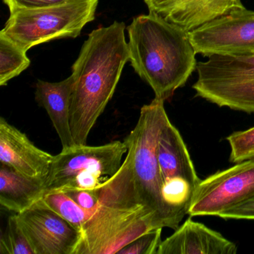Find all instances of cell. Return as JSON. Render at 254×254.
Listing matches in <instances>:
<instances>
[{
    "mask_svg": "<svg viewBox=\"0 0 254 254\" xmlns=\"http://www.w3.org/2000/svg\"><path fill=\"white\" fill-rule=\"evenodd\" d=\"M157 158L163 200L172 212L186 215L201 180L197 177L182 136L170 120L160 133Z\"/></svg>",
    "mask_w": 254,
    "mask_h": 254,
    "instance_id": "obj_7",
    "label": "cell"
},
{
    "mask_svg": "<svg viewBox=\"0 0 254 254\" xmlns=\"http://www.w3.org/2000/svg\"><path fill=\"white\" fill-rule=\"evenodd\" d=\"M54 156L34 145L17 127L0 119V162L31 179L45 184Z\"/></svg>",
    "mask_w": 254,
    "mask_h": 254,
    "instance_id": "obj_12",
    "label": "cell"
},
{
    "mask_svg": "<svg viewBox=\"0 0 254 254\" xmlns=\"http://www.w3.org/2000/svg\"><path fill=\"white\" fill-rule=\"evenodd\" d=\"M236 244L201 223L189 218L162 241L157 254H236Z\"/></svg>",
    "mask_w": 254,
    "mask_h": 254,
    "instance_id": "obj_14",
    "label": "cell"
},
{
    "mask_svg": "<svg viewBox=\"0 0 254 254\" xmlns=\"http://www.w3.org/2000/svg\"><path fill=\"white\" fill-rule=\"evenodd\" d=\"M1 254H35L15 215L8 218L5 233L0 239Z\"/></svg>",
    "mask_w": 254,
    "mask_h": 254,
    "instance_id": "obj_19",
    "label": "cell"
},
{
    "mask_svg": "<svg viewBox=\"0 0 254 254\" xmlns=\"http://www.w3.org/2000/svg\"><path fill=\"white\" fill-rule=\"evenodd\" d=\"M188 34L197 54L254 56V11H233Z\"/></svg>",
    "mask_w": 254,
    "mask_h": 254,
    "instance_id": "obj_10",
    "label": "cell"
},
{
    "mask_svg": "<svg viewBox=\"0 0 254 254\" xmlns=\"http://www.w3.org/2000/svg\"><path fill=\"white\" fill-rule=\"evenodd\" d=\"M163 228L155 229L148 232L125 247L120 254H157L162 242Z\"/></svg>",
    "mask_w": 254,
    "mask_h": 254,
    "instance_id": "obj_21",
    "label": "cell"
},
{
    "mask_svg": "<svg viewBox=\"0 0 254 254\" xmlns=\"http://www.w3.org/2000/svg\"><path fill=\"white\" fill-rule=\"evenodd\" d=\"M75 79L73 75L60 82L38 80L35 101L47 111L62 142V149L75 145L70 127L71 97Z\"/></svg>",
    "mask_w": 254,
    "mask_h": 254,
    "instance_id": "obj_15",
    "label": "cell"
},
{
    "mask_svg": "<svg viewBox=\"0 0 254 254\" xmlns=\"http://www.w3.org/2000/svg\"><path fill=\"white\" fill-rule=\"evenodd\" d=\"M64 192L73 199L78 205L93 215L99 206V199L95 190H67Z\"/></svg>",
    "mask_w": 254,
    "mask_h": 254,
    "instance_id": "obj_23",
    "label": "cell"
},
{
    "mask_svg": "<svg viewBox=\"0 0 254 254\" xmlns=\"http://www.w3.org/2000/svg\"><path fill=\"white\" fill-rule=\"evenodd\" d=\"M129 61L135 72L166 101L197 66L188 32L157 13L135 17L127 26Z\"/></svg>",
    "mask_w": 254,
    "mask_h": 254,
    "instance_id": "obj_3",
    "label": "cell"
},
{
    "mask_svg": "<svg viewBox=\"0 0 254 254\" xmlns=\"http://www.w3.org/2000/svg\"><path fill=\"white\" fill-rule=\"evenodd\" d=\"M99 0H70L60 5L11 14L0 33L27 52L52 40L79 36L93 21Z\"/></svg>",
    "mask_w": 254,
    "mask_h": 254,
    "instance_id": "obj_5",
    "label": "cell"
},
{
    "mask_svg": "<svg viewBox=\"0 0 254 254\" xmlns=\"http://www.w3.org/2000/svg\"><path fill=\"white\" fill-rule=\"evenodd\" d=\"M95 191L99 206L80 230L75 254H118L142 235L160 228L154 212L136 192L130 148L118 172Z\"/></svg>",
    "mask_w": 254,
    "mask_h": 254,
    "instance_id": "obj_2",
    "label": "cell"
},
{
    "mask_svg": "<svg viewBox=\"0 0 254 254\" xmlns=\"http://www.w3.org/2000/svg\"><path fill=\"white\" fill-rule=\"evenodd\" d=\"M125 32L126 25L120 22L95 29L72 65L75 84L70 127L75 145H87L89 134L114 96L129 61Z\"/></svg>",
    "mask_w": 254,
    "mask_h": 254,
    "instance_id": "obj_1",
    "label": "cell"
},
{
    "mask_svg": "<svg viewBox=\"0 0 254 254\" xmlns=\"http://www.w3.org/2000/svg\"><path fill=\"white\" fill-rule=\"evenodd\" d=\"M127 152L126 142L120 141L99 146L75 145L62 149L54 156L44 184L45 193L61 191L81 172H98L111 178L121 167Z\"/></svg>",
    "mask_w": 254,
    "mask_h": 254,
    "instance_id": "obj_9",
    "label": "cell"
},
{
    "mask_svg": "<svg viewBox=\"0 0 254 254\" xmlns=\"http://www.w3.org/2000/svg\"><path fill=\"white\" fill-rule=\"evenodd\" d=\"M108 179L109 178L98 172H81L61 191L67 190H95Z\"/></svg>",
    "mask_w": 254,
    "mask_h": 254,
    "instance_id": "obj_22",
    "label": "cell"
},
{
    "mask_svg": "<svg viewBox=\"0 0 254 254\" xmlns=\"http://www.w3.org/2000/svg\"><path fill=\"white\" fill-rule=\"evenodd\" d=\"M16 216L35 254H75L81 232L39 200Z\"/></svg>",
    "mask_w": 254,
    "mask_h": 254,
    "instance_id": "obj_11",
    "label": "cell"
},
{
    "mask_svg": "<svg viewBox=\"0 0 254 254\" xmlns=\"http://www.w3.org/2000/svg\"><path fill=\"white\" fill-rule=\"evenodd\" d=\"M254 197V159L238 163L201 180L188 215H220Z\"/></svg>",
    "mask_w": 254,
    "mask_h": 254,
    "instance_id": "obj_8",
    "label": "cell"
},
{
    "mask_svg": "<svg viewBox=\"0 0 254 254\" xmlns=\"http://www.w3.org/2000/svg\"><path fill=\"white\" fill-rule=\"evenodd\" d=\"M224 219L254 220V197L219 215Z\"/></svg>",
    "mask_w": 254,
    "mask_h": 254,
    "instance_id": "obj_25",
    "label": "cell"
},
{
    "mask_svg": "<svg viewBox=\"0 0 254 254\" xmlns=\"http://www.w3.org/2000/svg\"><path fill=\"white\" fill-rule=\"evenodd\" d=\"M44 183L27 178L1 163L0 204L5 209L20 213L33 206L45 194Z\"/></svg>",
    "mask_w": 254,
    "mask_h": 254,
    "instance_id": "obj_16",
    "label": "cell"
},
{
    "mask_svg": "<svg viewBox=\"0 0 254 254\" xmlns=\"http://www.w3.org/2000/svg\"><path fill=\"white\" fill-rule=\"evenodd\" d=\"M13 14L20 10L37 9L60 5L70 0H3Z\"/></svg>",
    "mask_w": 254,
    "mask_h": 254,
    "instance_id": "obj_24",
    "label": "cell"
},
{
    "mask_svg": "<svg viewBox=\"0 0 254 254\" xmlns=\"http://www.w3.org/2000/svg\"><path fill=\"white\" fill-rule=\"evenodd\" d=\"M230 147V160L238 163L254 159V127L235 132L227 137Z\"/></svg>",
    "mask_w": 254,
    "mask_h": 254,
    "instance_id": "obj_20",
    "label": "cell"
},
{
    "mask_svg": "<svg viewBox=\"0 0 254 254\" xmlns=\"http://www.w3.org/2000/svg\"><path fill=\"white\" fill-rule=\"evenodd\" d=\"M164 102L154 98L141 108L139 120L125 142L133 150V182L139 200L154 212L160 228L175 230L179 225L163 200L157 158L159 137L169 120Z\"/></svg>",
    "mask_w": 254,
    "mask_h": 254,
    "instance_id": "obj_4",
    "label": "cell"
},
{
    "mask_svg": "<svg viewBox=\"0 0 254 254\" xmlns=\"http://www.w3.org/2000/svg\"><path fill=\"white\" fill-rule=\"evenodd\" d=\"M196 96L234 111L254 114V56L214 54L196 66Z\"/></svg>",
    "mask_w": 254,
    "mask_h": 254,
    "instance_id": "obj_6",
    "label": "cell"
},
{
    "mask_svg": "<svg viewBox=\"0 0 254 254\" xmlns=\"http://www.w3.org/2000/svg\"><path fill=\"white\" fill-rule=\"evenodd\" d=\"M30 64L26 52L0 33V85H6L10 80L27 69Z\"/></svg>",
    "mask_w": 254,
    "mask_h": 254,
    "instance_id": "obj_17",
    "label": "cell"
},
{
    "mask_svg": "<svg viewBox=\"0 0 254 254\" xmlns=\"http://www.w3.org/2000/svg\"><path fill=\"white\" fill-rule=\"evenodd\" d=\"M42 204L54 211L74 227L81 230L92 214L79 206L73 199L62 191L45 193L39 200Z\"/></svg>",
    "mask_w": 254,
    "mask_h": 254,
    "instance_id": "obj_18",
    "label": "cell"
},
{
    "mask_svg": "<svg viewBox=\"0 0 254 254\" xmlns=\"http://www.w3.org/2000/svg\"><path fill=\"white\" fill-rule=\"evenodd\" d=\"M149 11L190 32L245 8L241 0H144Z\"/></svg>",
    "mask_w": 254,
    "mask_h": 254,
    "instance_id": "obj_13",
    "label": "cell"
}]
</instances>
